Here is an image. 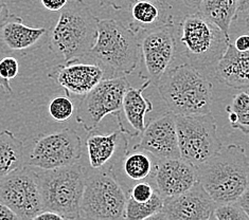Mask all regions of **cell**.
I'll return each mask as SVG.
<instances>
[{"label": "cell", "instance_id": "cell-1", "mask_svg": "<svg viewBox=\"0 0 249 220\" xmlns=\"http://www.w3.org/2000/svg\"><path fill=\"white\" fill-rule=\"evenodd\" d=\"M196 169L198 182L216 204L238 201L249 187V154L239 144L223 145Z\"/></svg>", "mask_w": 249, "mask_h": 220}, {"label": "cell", "instance_id": "cell-2", "mask_svg": "<svg viewBox=\"0 0 249 220\" xmlns=\"http://www.w3.org/2000/svg\"><path fill=\"white\" fill-rule=\"evenodd\" d=\"M156 87L169 110L176 116H199L211 111L212 84L191 64L169 68Z\"/></svg>", "mask_w": 249, "mask_h": 220}, {"label": "cell", "instance_id": "cell-3", "mask_svg": "<svg viewBox=\"0 0 249 220\" xmlns=\"http://www.w3.org/2000/svg\"><path fill=\"white\" fill-rule=\"evenodd\" d=\"M98 21L83 0L69 1L50 32V50L64 62L87 57L96 44Z\"/></svg>", "mask_w": 249, "mask_h": 220}, {"label": "cell", "instance_id": "cell-4", "mask_svg": "<svg viewBox=\"0 0 249 220\" xmlns=\"http://www.w3.org/2000/svg\"><path fill=\"white\" fill-rule=\"evenodd\" d=\"M139 38L123 22L99 19L98 36L87 57L92 58L109 77L132 74L140 59Z\"/></svg>", "mask_w": 249, "mask_h": 220}, {"label": "cell", "instance_id": "cell-5", "mask_svg": "<svg viewBox=\"0 0 249 220\" xmlns=\"http://www.w3.org/2000/svg\"><path fill=\"white\" fill-rule=\"evenodd\" d=\"M44 210L64 219H80V204L86 182V170L79 163L36 171Z\"/></svg>", "mask_w": 249, "mask_h": 220}, {"label": "cell", "instance_id": "cell-6", "mask_svg": "<svg viewBox=\"0 0 249 220\" xmlns=\"http://www.w3.org/2000/svg\"><path fill=\"white\" fill-rule=\"evenodd\" d=\"M175 30L177 44L197 69L216 65L230 44L222 30L199 12L182 17Z\"/></svg>", "mask_w": 249, "mask_h": 220}, {"label": "cell", "instance_id": "cell-7", "mask_svg": "<svg viewBox=\"0 0 249 220\" xmlns=\"http://www.w3.org/2000/svg\"><path fill=\"white\" fill-rule=\"evenodd\" d=\"M127 193L111 171H86L80 219H123Z\"/></svg>", "mask_w": 249, "mask_h": 220}, {"label": "cell", "instance_id": "cell-8", "mask_svg": "<svg viewBox=\"0 0 249 220\" xmlns=\"http://www.w3.org/2000/svg\"><path fill=\"white\" fill-rule=\"evenodd\" d=\"M180 158L198 166L223 146L214 118L210 114L176 116Z\"/></svg>", "mask_w": 249, "mask_h": 220}, {"label": "cell", "instance_id": "cell-9", "mask_svg": "<svg viewBox=\"0 0 249 220\" xmlns=\"http://www.w3.org/2000/svg\"><path fill=\"white\" fill-rule=\"evenodd\" d=\"M129 86L125 76L103 79L83 97L76 110V122L90 133L106 116L121 114L123 99Z\"/></svg>", "mask_w": 249, "mask_h": 220}, {"label": "cell", "instance_id": "cell-10", "mask_svg": "<svg viewBox=\"0 0 249 220\" xmlns=\"http://www.w3.org/2000/svg\"><path fill=\"white\" fill-rule=\"evenodd\" d=\"M82 152L80 135L75 130L66 128L39 135L34 140L26 164L43 170L53 169L79 162Z\"/></svg>", "mask_w": 249, "mask_h": 220}, {"label": "cell", "instance_id": "cell-11", "mask_svg": "<svg viewBox=\"0 0 249 220\" xmlns=\"http://www.w3.org/2000/svg\"><path fill=\"white\" fill-rule=\"evenodd\" d=\"M0 200L19 219H34L44 210L37 174L25 164L0 179Z\"/></svg>", "mask_w": 249, "mask_h": 220}, {"label": "cell", "instance_id": "cell-12", "mask_svg": "<svg viewBox=\"0 0 249 220\" xmlns=\"http://www.w3.org/2000/svg\"><path fill=\"white\" fill-rule=\"evenodd\" d=\"M140 51L152 84L156 85L173 63L177 49L174 25L163 26L140 34Z\"/></svg>", "mask_w": 249, "mask_h": 220}, {"label": "cell", "instance_id": "cell-13", "mask_svg": "<svg viewBox=\"0 0 249 220\" xmlns=\"http://www.w3.org/2000/svg\"><path fill=\"white\" fill-rule=\"evenodd\" d=\"M216 203L197 182L179 195L163 199L162 209L153 219L164 220H209Z\"/></svg>", "mask_w": 249, "mask_h": 220}, {"label": "cell", "instance_id": "cell-14", "mask_svg": "<svg viewBox=\"0 0 249 220\" xmlns=\"http://www.w3.org/2000/svg\"><path fill=\"white\" fill-rule=\"evenodd\" d=\"M82 58L64 62L53 68L48 76L64 89L67 97H84L105 79V71L99 64L82 63Z\"/></svg>", "mask_w": 249, "mask_h": 220}, {"label": "cell", "instance_id": "cell-15", "mask_svg": "<svg viewBox=\"0 0 249 220\" xmlns=\"http://www.w3.org/2000/svg\"><path fill=\"white\" fill-rule=\"evenodd\" d=\"M133 150H142L158 160L180 158L176 130V115L168 111L152 121Z\"/></svg>", "mask_w": 249, "mask_h": 220}, {"label": "cell", "instance_id": "cell-16", "mask_svg": "<svg viewBox=\"0 0 249 220\" xmlns=\"http://www.w3.org/2000/svg\"><path fill=\"white\" fill-rule=\"evenodd\" d=\"M197 182L196 166L185 159H157L154 184L163 199L186 192Z\"/></svg>", "mask_w": 249, "mask_h": 220}, {"label": "cell", "instance_id": "cell-17", "mask_svg": "<svg viewBox=\"0 0 249 220\" xmlns=\"http://www.w3.org/2000/svg\"><path fill=\"white\" fill-rule=\"evenodd\" d=\"M86 148L92 169L111 171L128 151L126 134L121 129L106 135L93 130L86 140Z\"/></svg>", "mask_w": 249, "mask_h": 220}, {"label": "cell", "instance_id": "cell-18", "mask_svg": "<svg viewBox=\"0 0 249 220\" xmlns=\"http://www.w3.org/2000/svg\"><path fill=\"white\" fill-rule=\"evenodd\" d=\"M128 28L139 36L150 30L174 25L172 5L165 0H136L130 5Z\"/></svg>", "mask_w": 249, "mask_h": 220}, {"label": "cell", "instance_id": "cell-19", "mask_svg": "<svg viewBox=\"0 0 249 220\" xmlns=\"http://www.w3.org/2000/svg\"><path fill=\"white\" fill-rule=\"evenodd\" d=\"M157 164V159L142 150H134L124 154L111 172L117 180L128 193L129 188L135 183L147 180L152 178L154 181V174Z\"/></svg>", "mask_w": 249, "mask_h": 220}, {"label": "cell", "instance_id": "cell-20", "mask_svg": "<svg viewBox=\"0 0 249 220\" xmlns=\"http://www.w3.org/2000/svg\"><path fill=\"white\" fill-rule=\"evenodd\" d=\"M46 35V29L29 27L19 16L11 14L0 29V48L2 53L26 51L37 46Z\"/></svg>", "mask_w": 249, "mask_h": 220}, {"label": "cell", "instance_id": "cell-21", "mask_svg": "<svg viewBox=\"0 0 249 220\" xmlns=\"http://www.w3.org/2000/svg\"><path fill=\"white\" fill-rule=\"evenodd\" d=\"M215 77L228 87L249 88V51H239L229 44L215 65Z\"/></svg>", "mask_w": 249, "mask_h": 220}, {"label": "cell", "instance_id": "cell-22", "mask_svg": "<svg viewBox=\"0 0 249 220\" xmlns=\"http://www.w3.org/2000/svg\"><path fill=\"white\" fill-rule=\"evenodd\" d=\"M151 84L152 81L147 79L140 88L129 86L124 96L122 111L130 128L133 129V136L141 135L145 129V117L153 110L152 102L143 96V91Z\"/></svg>", "mask_w": 249, "mask_h": 220}, {"label": "cell", "instance_id": "cell-23", "mask_svg": "<svg viewBox=\"0 0 249 220\" xmlns=\"http://www.w3.org/2000/svg\"><path fill=\"white\" fill-rule=\"evenodd\" d=\"M25 164V143L10 130H0V179Z\"/></svg>", "mask_w": 249, "mask_h": 220}, {"label": "cell", "instance_id": "cell-24", "mask_svg": "<svg viewBox=\"0 0 249 220\" xmlns=\"http://www.w3.org/2000/svg\"><path fill=\"white\" fill-rule=\"evenodd\" d=\"M238 0H203L198 12L216 25L229 40L231 22L236 18Z\"/></svg>", "mask_w": 249, "mask_h": 220}, {"label": "cell", "instance_id": "cell-25", "mask_svg": "<svg viewBox=\"0 0 249 220\" xmlns=\"http://www.w3.org/2000/svg\"><path fill=\"white\" fill-rule=\"evenodd\" d=\"M163 205V198L161 195L156 192L152 198L147 201H136L129 196L127 197L125 209H124L123 219L127 220H143L153 219L160 213Z\"/></svg>", "mask_w": 249, "mask_h": 220}, {"label": "cell", "instance_id": "cell-26", "mask_svg": "<svg viewBox=\"0 0 249 220\" xmlns=\"http://www.w3.org/2000/svg\"><path fill=\"white\" fill-rule=\"evenodd\" d=\"M229 123L233 129H239L243 134H249V94L238 93L232 103L226 107Z\"/></svg>", "mask_w": 249, "mask_h": 220}, {"label": "cell", "instance_id": "cell-27", "mask_svg": "<svg viewBox=\"0 0 249 220\" xmlns=\"http://www.w3.org/2000/svg\"><path fill=\"white\" fill-rule=\"evenodd\" d=\"M19 64L14 56L3 55L0 57V87L7 94L13 93L10 82L18 75Z\"/></svg>", "mask_w": 249, "mask_h": 220}, {"label": "cell", "instance_id": "cell-28", "mask_svg": "<svg viewBox=\"0 0 249 220\" xmlns=\"http://www.w3.org/2000/svg\"><path fill=\"white\" fill-rule=\"evenodd\" d=\"M49 115L56 122L70 120L74 112V105L69 97H57L49 103Z\"/></svg>", "mask_w": 249, "mask_h": 220}, {"label": "cell", "instance_id": "cell-29", "mask_svg": "<svg viewBox=\"0 0 249 220\" xmlns=\"http://www.w3.org/2000/svg\"><path fill=\"white\" fill-rule=\"evenodd\" d=\"M212 219L215 220H246L247 214L243 211L238 202H226L216 204Z\"/></svg>", "mask_w": 249, "mask_h": 220}, {"label": "cell", "instance_id": "cell-30", "mask_svg": "<svg viewBox=\"0 0 249 220\" xmlns=\"http://www.w3.org/2000/svg\"><path fill=\"white\" fill-rule=\"evenodd\" d=\"M156 192L155 184L153 181H139L135 183L134 186L129 188L128 196L136 201H147L152 198L154 193Z\"/></svg>", "mask_w": 249, "mask_h": 220}, {"label": "cell", "instance_id": "cell-31", "mask_svg": "<svg viewBox=\"0 0 249 220\" xmlns=\"http://www.w3.org/2000/svg\"><path fill=\"white\" fill-rule=\"evenodd\" d=\"M135 1L136 0H99L101 7L111 8L115 11L127 10Z\"/></svg>", "mask_w": 249, "mask_h": 220}, {"label": "cell", "instance_id": "cell-32", "mask_svg": "<svg viewBox=\"0 0 249 220\" xmlns=\"http://www.w3.org/2000/svg\"><path fill=\"white\" fill-rule=\"evenodd\" d=\"M40 2L43 7L48 11L60 12L66 7L69 0H40Z\"/></svg>", "mask_w": 249, "mask_h": 220}, {"label": "cell", "instance_id": "cell-33", "mask_svg": "<svg viewBox=\"0 0 249 220\" xmlns=\"http://www.w3.org/2000/svg\"><path fill=\"white\" fill-rule=\"evenodd\" d=\"M54 219L63 220L64 217L55 212H52L49 210H43L34 217L33 220H54Z\"/></svg>", "mask_w": 249, "mask_h": 220}, {"label": "cell", "instance_id": "cell-34", "mask_svg": "<svg viewBox=\"0 0 249 220\" xmlns=\"http://www.w3.org/2000/svg\"><path fill=\"white\" fill-rule=\"evenodd\" d=\"M234 47L239 51H249V34H243L235 39Z\"/></svg>", "mask_w": 249, "mask_h": 220}, {"label": "cell", "instance_id": "cell-35", "mask_svg": "<svg viewBox=\"0 0 249 220\" xmlns=\"http://www.w3.org/2000/svg\"><path fill=\"white\" fill-rule=\"evenodd\" d=\"M10 16H11V13H10L8 3L0 1V29H1L4 23L9 20Z\"/></svg>", "mask_w": 249, "mask_h": 220}, {"label": "cell", "instance_id": "cell-36", "mask_svg": "<svg viewBox=\"0 0 249 220\" xmlns=\"http://www.w3.org/2000/svg\"><path fill=\"white\" fill-rule=\"evenodd\" d=\"M236 202L240 204L243 211L247 214V216L249 218V187L246 189L245 193L241 196Z\"/></svg>", "mask_w": 249, "mask_h": 220}, {"label": "cell", "instance_id": "cell-37", "mask_svg": "<svg viewBox=\"0 0 249 220\" xmlns=\"http://www.w3.org/2000/svg\"><path fill=\"white\" fill-rule=\"evenodd\" d=\"M249 12V0H238V9H236V17L243 13Z\"/></svg>", "mask_w": 249, "mask_h": 220}, {"label": "cell", "instance_id": "cell-38", "mask_svg": "<svg viewBox=\"0 0 249 220\" xmlns=\"http://www.w3.org/2000/svg\"><path fill=\"white\" fill-rule=\"evenodd\" d=\"M188 8L192 10H199V7L203 0H182Z\"/></svg>", "mask_w": 249, "mask_h": 220}, {"label": "cell", "instance_id": "cell-39", "mask_svg": "<svg viewBox=\"0 0 249 220\" xmlns=\"http://www.w3.org/2000/svg\"><path fill=\"white\" fill-rule=\"evenodd\" d=\"M0 1L1 2H4V3H16V2H18V1H20V0H0Z\"/></svg>", "mask_w": 249, "mask_h": 220}, {"label": "cell", "instance_id": "cell-40", "mask_svg": "<svg viewBox=\"0 0 249 220\" xmlns=\"http://www.w3.org/2000/svg\"><path fill=\"white\" fill-rule=\"evenodd\" d=\"M246 27H247L248 31H249V12H248V15H247V18H246Z\"/></svg>", "mask_w": 249, "mask_h": 220}]
</instances>
